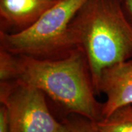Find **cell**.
<instances>
[{"label":"cell","instance_id":"cell-7","mask_svg":"<svg viewBox=\"0 0 132 132\" xmlns=\"http://www.w3.org/2000/svg\"><path fill=\"white\" fill-rule=\"evenodd\" d=\"M96 126L99 132H132V106L118 109Z\"/></svg>","mask_w":132,"mask_h":132},{"label":"cell","instance_id":"cell-4","mask_svg":"<svg viewBox=\"0 0 132 132\" xmlns=\"http://www.w3.org/2000/svg\"><path fill=\"white\" fill-rule=\"evenodd\" d=\"M0 101L7 109L8 132H69L50 112L46 95L19 80L0 82Z\"/></svg>","mask_w":132,"mask_h":132},{"label":"cell","instance_id":"cell-2","mask_svg":"<svg viewBox=\"0 0 132 132\" xmlns=\"http://www.w3.org/2000/svg\"><path fill=\"white\" fill-rule=\"evenodd\" d=\"M70 29L76 46L85 54L96 93L104 69L132 57V24L123 0H87Z\"/></svg>","mask_w":132,"mask_h":132},{"label":"cell","instance_id":"cell-5","mask_svg":"<svg viewBox=\"0 0 132 132\" xmlns=\"http://www.w3.org/2000/svg\"><path fill=\"white\" fill-rule=\"evenodd\" d=\"M104 93L103 118L118 109L132 106V60L116 63L104 69L99 79L96 93Z\"/></svg>","mask_w":132,"mask_h":132},{"label":"cell","instance_id":"cell-10","mask_svg":"<svg viewBox=\"0 0 132 132\" xmlns=\"http://www.w3.org/2000/svg\"><path fill=\"white\" fill-rule=\"evenodd\" d=\"M123 5L126 16L132 24V0H123Z\"/></svg>","mask_w":132,"mask_h":132},{"label":"cell","instance_id":"cell-9","mask_svg":"<svg viewBox=\"0 0 132 132\" xmlns=\"http://www.w3.org/2000/svg\"><path fill=\"white\" fill-rule=\"evenodd\" d=\"M0 132H8L7 109L3 104L0 106Z\"/></svg>","mask_w":132,"mask_h":132},{"label":"cell","instance_id":"cell-1","mask_svg":"<svg viewBox=\"0 0 132 132\" xmlns=\"http://www.w3.org/2000/svg\"><path fill=\"white\" fill-rule=\"evenodd\" d=\"M7 81L19 80L43 91L66 113L98 122L103 106L95 98L85 54L76 49L57 60H40L9 53Z\"/></svg>","mask_w":132,"mask_h":132},{"label":"cell","instance_id":"cell-3","mask_svg":"<svg viewBox=\"0 0 132 132\" xmlns=\"http://www.w3.org/2000/svg\"><path fill=\"white\" fill-rule=\"evenodd\" d=\"M87 0H59L30 27L15 33L0 31V48L15 55L57 60L78 49L70 29Z\"/></svg>","mask_w":132,"mask_h":132},{"label":"cell","instance_id":"cell-6","mask_svg":"<svg viewBox=\"0 0 132 132\" xmlns=\"http://www.w3.org/2000/svg\"><path fill=\"white\" fill-rule=\"evenodd\" d=\"M59 0H0L1 32L15 33L30 27Z\"/></svg>","mask_w":132,"mask_h":132},{"label":"cell","instance_id":"cell-8","mask_svg":"<svg viewBox=\"0 0 132 132\" xmlns=\"http://www.w3.org/2000/svg\"><path fill=\"white\" fill-rule=\"evenodd\" d=\"M64 121L68 127L69 132H99L96 122L81 115L72 114Z\"/></svg>","mask_w":132,"mask_h":132}]
</instances>
